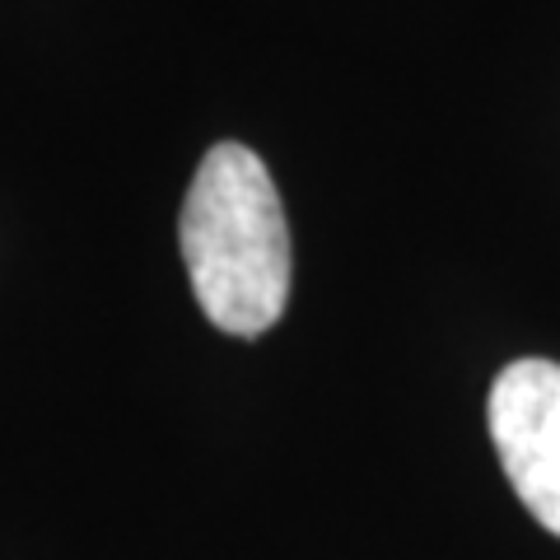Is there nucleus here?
Listing matches in <instances>:
<instances>
[{
    "mask_svg": "<svg viewBox=\"0 0 560 560\" xmlns=\"http://www.w3.org/2000/svg\"><path fill=\"white\" fill-rule=\"evenodd\" d=\"M191 294L230 337H261L290 300V230L267 164L238 140L201 160L178 220Z\"/></svg>",
    "mask_w": 560,
    "mask_h": 560,
    "instance_id": "nucleus-1",
    "label": "nucleus"
},
{
    "mask_svg": "<svg viewBox=\"0 0 560 560\" xmlns=\"http://www.w3.org/2000/svg\"><path fill=\"white\" fill-rule=\"evenodd\" d=\"M486 416L514 495L560 537V364L514 360L490 388Z\"/></svg>",
    "mask_w": 560,
    "mask_h": 560,
    "instance_id": "nucleus-2",
    "label": "nucleus"
}]
</instances>
